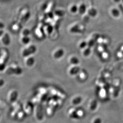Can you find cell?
Returning <instances> with one entry per match:
<instances>
[{
  "label": "cell",
  "mask_w": 123,
  "mask_h": 123,
  "mask_svg": "<svg viewBox=\"0 0 123 123\" xmlns=\"http://www.w3.org/2000/svg\"><path fill=\"white\" fill-rule=\"evenodd\" d=\"M0 42L4 45L8 46L11 43V38L8 33L0 30Z\"/></svg>",
  "instance_id": "3"
},
{
  "label": "cell",
  "mask_w": 123,
  "mask_h": 123,
  "mask_svg": "<svg viewBox=\"0 0 123 123\" xmlns=\"http://www.w3.org/2000/svg\"><path fill=\"white\" fill-rule=\"evenodd\" d=\"M70 11L71 13L75 14L78 12L79 10V7L77 5L73 4L71 5L70 7Z\"/></svg>",
  "instance_id": "19"
},
{
  "label": "cell",
  "mask_w": 123,
  "mask_h": 123,
  "mask_svg": "<svg viewBox=\"0 0 123 123\" xmlns=\"http://www.w3.org/2000/svg\"><path fill=\"white\" fill-rule=\"evenodd\" d=\"M112 14L114 16H117L119 15V12L117 10L114 9L112 11Z\"/></svg>",
  "instance_id": "29"
},
{
  "label": "cell",
  "mask_w": 123,
  "mask_h": 123,
  "mask_svg": "<svg viewBox=\"0 0 123 123\" xmlns=\"http://www.w3.org/2000/svg\"><path fill=\"white\" fill-rule=\"evenodd\" d=\"M17 117H18V118L20 119L23 118L24 117V112H23L22 111H19V113H18V114H17Z\"/></svg>",
  "instance_id": "26"
},
{
  "label": "cell",
  "mask_w": 123,
  "mask_h": 123,
  "mask_svg": "<svg viewBox=\"0 0 123 123\" xmlns=\"http://www.w3.org/2000/svg\"><path fill=\"white\" fill-rule=\"evenodd\" d=\"M96 41L92 38V37H90V38L88 39V40L87 41V44L88 47H89L90 48H92L94 45V44L95 43Z\"/></svg>",
  "instance_id": "21"
},
{
  "label": "cell",
  "mask_w": 123,
  "mask_h": 123,
  "mask_svg": "<svg viewBox=\"0 0 123 123\" xmlns=\"http://www.w3.org/2000/svg\"><path fill=\"white\" fill-rule=\"evenodd\" d=\"M36 35L39 39H42L45 36L43 29H37L36 31Z\"/></svg>",
  "instance_id": "17"
},
{
  "label": "cell",
  "mask_w": 123,
  "mask_h": 123,
  "mask_svg": "<svg viewBox=\"0 0 123 123\" xmlns=\"http://www.w3.org/2000/svg\"><path fill=\"white\" fill-rule=\"evenodd\" d=\"M120 50L123 52V45H122L121 46V47H120Z\"/></svg>",
  "instance_id": "32"
},
{
  "label": "cell",
  "mask_w": 123,
  "mask_h": 123,
  "mask_svg": "<svg viewBox=\"0 0 123 123\" xmlns=\"http://www.w3.org/2000/svg\"><path fill=\"white\" fill-rule=\"evenodd\" d=\"M4 71L8 75H20L22 73V69L16 64H12L9 66H6Z\"/></svg>",
  "instance_id": "1"
},
{
  "label": "cell",
  "mask_w": 123,
  "mask_h": 123,
  "mask_svg": "<svg viewBox=\"0 0 123 123\" xmlns=\"http://www.w3.org/2000/svg\"><path fill=\"white\" fill-rule=\"evenodd\" d=\"M0 86H1V87H2V86H3V85H4V84H5V81H4V80H3L2 78H0Z\"/></svg>",
  "instance_id": "31"
},
{
  "label": "cell",
  "mask_w": 123,
  "mask_h": 123,
  "mask_svg": "<svg viewBox=\"0 0 123 123\" xmlns=\"http://www.w3.org/2000/svg\"><path fill=\"white\" fill-rule=\"evenodd\" d=\"M30 33V32L29 29H24L21 32V36H29V35Z\"/></svg>",
  "instance_id": "23"
},
{
  "label": "cell",
  "mask_w": 123,
  "mask_h": 123,
  "mask_svg": "<svg viewBox=\"0 0 123 123\" xmlns=\"http://www.w3.org/2000/svg\"><path fill=\"white\" fill-rule=\"evenodd\" d=\"M91 48L87 47L84 49L81 50V53L84 57H87L90 56L91 52Z\"/></svg>",
  "instance_id": "16"
},
{
  "label": "cell",
  "mask_w": 123,
  "mask_h": 123,
  "mask_svg": "<svg viewBox=\"0 0 123 123\" xmlns=\"http://www.w3.org/2000/svg\"><path fill=\"white\" fill-rule=\"evenodd\" d=\"M20 41L21 43L25 45H27L29 44L30 41V38L29 36H21L20 38Z\"/></svg>",
  "instance_id": "15"
},
{
  "label": "cell",
  "mask_w": 123,
  "mask_h": 123,
  "mask_svg": "<svg viewBox=\"0 0 123 123\" xmlns=\"http://www.w3.org/2000/svg\"><path fill=\"white\" fill-rule=\"evenodd\" d=\"M116 1H118L117 0H115Z\"/></svg>",
  "instance_id": "33"
},
{
  "label": "cell",
  "mask_w": 123,
  "mask_h": 123,
  "mask_svg": "<svg viewBox=\"0 0 123 123\" xmlns=\"http://www.w3.org/2000/svg\"><path fill=\"white\" fill-rule=\"evenodd\" d=\"M86 5L84 4H82L79 7L78 12L81 14H83L86 12Z\"/></svg>",
  "instance_id": "20"
},
{
  "label": "cell",
  "mask_w": 123,
  "mask_h": 123,
  "mask_svg": "<svg viewBox=\"0 0 123 123\" xmlns=\"http://www.w3.org/2000/svg\"><path fill=\"white\" fill-rule=\"evenodd\" d=\"M106 48H106V45L102 44H100L98 47L97 50L99 52H100L101 53H102V52L106 51Z\"/></svg>",
  "instance_id": "22"
},
{
  "label": "cell",
  "mask_w": 123,
  "mask_h": 123,
  "mask_svg": "<svg viewBox=\"0 0 123 123\" xmlns=\"http://www.w3.org/2000/svg\"><path fill=\"white\" fill-rule=\"evenodd\" d=\"M18 97V92L15 89H11L8 92L7 95V98L11 103H13L16 102Z\"/></svg>",
  "instance_id": "6"
},
{
  "label": "cell",
  "mask_w": 123,
  "mask_h": 123,
  "mask_svg": "<svg viewBox=\"0 0 123 123\" xmlns=\"http://www.w3.org/2000/svg\"><path fill=\"white\" fill-rule=\"evenodd\" d=\"M76 76L78 80L80 81H85L88 78V74L85 70L81 69Z\"/></svg>",
  "instance_id": "10"
},
{
  "label": "cell",
  "mask_w": 123,
  "mask_h": 123,
  "mask_svg": "<svg viewBox=\"0 0 123 123\" xmlns=\"http://www.w3.org/2000/svg\"><path fill=\"white\" fill-rule=\"evenodd\" d=\"M87 47H88L87 41L82 40L80 41L78 43V48L80 50H83Z\"/></svg>",
  "instance_id": "18"
},
{
  "label": "cell",
  "mask_w": 123,
  "mask_h": 123,
  "mask_svg": "<svg viewBox=\"0 0 123 123\" xmlns=\"http://www.w3.org/2000/svg\"><path fill=\"white\" fill-rule=\"evenodd\" d=\"M13 30L15 31H17L19 29H20V27H19V26L18 25H14L13 27Z\"/></svg>",
  "instance_id": "30"
},
{
  "label": "cell",
  "mask_w": 123,
  "mask_h": 123,
  "mask_svg": "<svg viewBox=\"0 0 123 123\" xmlns=\"http://www.w3.org/2000/svg\"><path fill=\"white\" fill-rule=\"evenodd\" d=\"M109 54L106 50L101 53V57L103 59H107L109 56Z\"/></svg>",
  "instance_id": "24"
},
{
  "label": "cell",
  "mask_w": 123,
  "mask_h": 123,
  "mask_svg": "<svg viewBox=\"0 0 123 123\" xmlns=\"http://www.w3.org/2000/svg\"><path fill=\"white\" fill-rule=\"evenodd\" d=\"M82 98L80 96H76L73 97L71 100V102L73 106H77L81 102Z\"/></svg>",
  "instance_id": "12"
},
{
  "label": "cell",
  "mask_w": 123,
  "mask_h": 123,
  "mask_svg": "<svg viewBox=\"0 0 123 123\" xmlns=\"http://www.w3.org/2000/svg\"><path fill=\"white\" fill-rule=\"evenodd\" d=\"M65 54V51L63 48H58L55 49L52 52V57L55 60L60 59Z\"/></svg>",
  "instance_id": "4"
},
{
  "label": "cell",
  "mask_w": 123,
  "mask_h": 123,
  "mask_svg": "<svg viewBox=\"0 0 123 123\" xmlns=\"http://www.w3.org/2000/svg\"><path fill=\"white\" fill-rule=\"evenodd\" d=\"M64 13L62 11L60 10H57L55 12V14L57 16H62L63 15Z\"/></svg>",
  "instance_id": "27"
},
{
  "label": "cell",
  "mask_w": 123,
  "mask_h": 123,
  "mask_svg": "<svg viewBox=\"0 0 123 123\" xmlns=\"http://www.w3.org/2000/svg\"><path fill=\"white\" fill-rule=\"evenodd\" d=\"M43 29L45 36H50L52 33L54 31V27L51 25H48Z\"/></svg>",
  "instance_id": "13"
},
{
  "label": "cell",
  "mask_w": 123,
  "mask_h": 123,
  "mask_svg": "<svg viewBox=\"0 0 123 123\" xmlns=\"http://www.w3.org/2000/svg\"><path fill=\"white\" fill-rule=\"evenodd\" d=\"M24 62L26 66L28 67H31L35 64V58L33 55L28 56L24 58Z\"/></svg>",
  "instance_id": "9"
},
{
  "label": "cell",
  "mask_w": 123,
  "mask_h": 123,
  "mask_svg": "<svg viewBox=\"0 0 123 123\" xmlns=\"http://www.w3.org/2000/svg\"><path fill=\"white\" fill-rule=\"evenodd\" d=\"M37 50L36 46L34 44H28L26 45L21 51V55L24 58L34 55Z\"/></svg>",
  "instance_id": "2"
},
{
  "label": "cell",
  "mask_w": 123,
  "mask_h": 123,
  "mask_svg": "<svg viewBox=\"0 0 123 123\" xmlns=\"http://www.w3.org/2000/svg\"><path fill=\"white\" fill-rule=\"evenodd\" d=\"M77 110L74 108H70L68 111V114L71 118H77Z\"/></svg>",
  "instance_id": "14"
},
{
  "label": "cell",
  "mask_w": 123,
  "mask_h": 123,
  "mask_svg": "<svg viewBox=\"0 0 123 123\" xmlns=\"http://www.w3.org/2000/svg\"><path fill=\"white\" fill-rule=\"evenodd\" d=\"M84 28L81 25L75 24L71 26L69 28V31L72 33H83Z\"/></svg>",
  "instance_id": "7"
},
{
  "label": "cell",
  "mask_w": 123,
  "mask_h": 123,
  "mask_svg": "<svg viewBox=\"0 0 123 123\" xmlns=\"http://www.w3.org/2000/svg\"><path fill=\"white\" fill-rule=\"evenodd\" d=\"M68 62L71 65H79L80 63V60L75 55L70 56L68 58Z\"/></svg>",
  "instance_id": "11"
},
{
  "label": "cell",
  "mask_w": 123,
  "mask_h": 123,
  "mask_svg": "<svg viewBox=\"0 0 123 123\" xmlns=\"http://www.w3.org/2000/svg\"><path fill=\"white\" fill-rule=\"evenodd\" d=\"M116 56L119 58H123V52L120 50L117 51L116 53Z\"/></svg>",
  "instance_id": "25"
},
{
  "label": "cell",
  "mask_w": 123,
  "mask_h": 123,
  "mask_svg": "<svg viewBox=\"0 0 123 123\" xmlns=\"http://www.w3.org/2000/svg\"><path fill=\"white\" fill-rule=\"evenodd\" d=\"M8 51L4 48H2L0 50V64H6L8 58Z\"/></svg>",
  "instance_id": "8"
},
{
  "label": "cell",
  "mask_w": 123,
  "mask_h": 123,
  "mask_svg": "<svg viewBox=\"0 0 123 123\" xmlns=\"http://www.w3.org/2000/svg\"><path fill=\"white\" fill-rule=\"evenodd\" d=\"M81 69L79 65H71L68 69V73L71 76L76 75L79 73Z\"/></svg>",
  "instance_id": "5"
},
{
  "label": "cell",
  "mask_w": 123,
  "mask_h": 123,
  "mask_svg": "<svg viewBox=\"0 0 123 123\" xmlns=\"http://www.w3.org/2000/svg\"><path fill=\"white\" fill-rule=\"evenodd\" d=\"M88 14L91 16H94V15L96 14V11L92 9L88 11Z\"/></svg>",
  "instance_id": "28"
}]
</instances>
